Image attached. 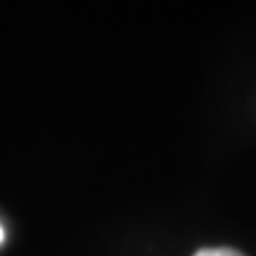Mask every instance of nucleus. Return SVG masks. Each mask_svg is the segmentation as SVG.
Masks as SVG:
<instances>
[{
	"label": "nucleus",
	"instance_id": "obj_2",
	"mask_svg": "<svg viewBox=\"0 0 256 256\" xmlns=\"http://www.w3.org/2000/svg\"><path fill=\"white\" fill-rule=\"evenodd\" d=\"M2 240H5V230H2V226H0V244H2Z\"/></svg>",
	"mask_w": 256,
	"mask_h": 256
},
{
	"label": "nucleus",
	"instance_id": "obj_1",
	"mask_svg": "<svg viewBox=\"0 0 256 256\" xmlns=\"http://www.w3.org/2000/svg\"><path fill=\"white\" fill-rule=\"evenodd\" d=\"M194 256H244L238 249H228V247H216V249H200Z\"/></svg>",
	"mask_w": 256,
	"mask_h": 256
}]
</instances>
